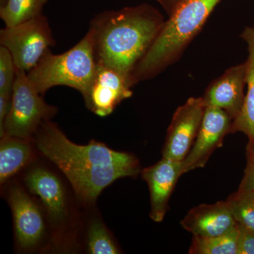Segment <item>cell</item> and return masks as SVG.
<instances>
[{
  "label": "cell",
  "instance_id": "1",
  "mask_svg": "<svg viewBox=\"0 0 254 254\" xmlns=\"http://www.w3.org/2000/svg\"><path fill=\"white\" fill-rule=\"evenodd\" d=\"M36 132L38 149L67 177L84 201H95L117 180L141 173L134 155L110 149L93 140L87 145L76 144L49 120L43 122Z\"/></svg>",
  "mask_w": 254,
  "mask_h": 254
},
{
  "label": "cell",
  "instance_id": "14",
  "mask_svg": "<svg viewBox=\"0 0 254 254\" xmlns=\"http://www.w3.org/2000/svg\"><path fill=\"white\" fill-rule=\"evenodd\" d=\"M25 182L30 191L41 198L52 220H63L66 207L64 192L59 179L48 170L38 168L26 175Z\"/></svg>",
  "mask_w": 254,
  "mask_h": 254
},
{
  "label": "cell",
  "instance_id": "16",
  "mask_svg": "<svg viewBox=\"0 0 254 254\" xmlns=\"http://www.w3.org/2000/svg\"><path fill=\"white\" fill-rule=\"evenodd\" d=\"M0 145V181L4 183L28 163L31 148L26 138L4 136Z\"/></svg>",
  "mask_w": 254,
  "mask_h": 254
},
{
  "label": "cell",
  "instance_id": "24",
  "mask_svg": "<svg viewBox=\"0 0 254 254\" xmlns=\"http://www.w3.org/2000/svg\"><path fill=\"white\" fill-rule=\"evenodd\" d=\"M12 93L0 92V133L2 131L5 120L10 110Z\"/></svg>",
  "mask_w": 254,
  "mask_h": 254
},
{
  "label": "cell",
  "instance_id": "22",
  "mask_svg": "<svg viewBox=\"0 0 254 254\" xmlns=\"http://www.w3.org/2000/svg\"><path fill=\"white\" fill-rule=\"evenodd\" d=\"M239 189L254 193V145L249 143L247 146V166Z\"/></svg>",
  "mask_w": 254,
  "mask_h": 254
},
{
  "label": "cell",
  "instance_id": "20",
  "mask_svg": "<svg viewBox=\"0 0 254 254\" xmlns=\"http://www.w3.org/2000/svg\"><path fill=\"white\" fill-rule=\"evenodd\" d=\"M88 250L92 254L120 253L104 225L99 221L92 222L88 229Z\"/></svg>",
  "mask_w": 254,
  "mask_h": 254
},
{
  "label": "cell",
  "instance_id": "18",
  "mask_svg": "<svg viewBox=\"0 0 254 254\" xmlns=\"http://www.w3.org/2000/svg\"><path fill=\"white\" fill-rule=\"evenodd\" d=\"M238 227L218 236H193L189 250L190 254H237Z\"/></svg>",
  "mask_w": 254,
  "mask_h": 254
},
{
  "label": "cell",
  "instance_id": "10",
  "mask_svg": "<svg viewBox=\"0 0 254 254\" xmlns=\"http://www.w3.org/2000/svg\"><path fill=\"white\" fill-rule=\"evenodd\" d=\"M183 161L163 158L155 165L143 170L142 177L150 191V217L161 222L168 211V202L180 177L183 175Z\"/></svg>",
  "mask_w": 254,
  "mask_h": 254
},
{
  "label": "cell",
  "instance_id": "11",
  "mask_svg": "<svg viewBox=\"0 0 254 254\" xmlns=\"http://www.w3.org/2000/svg\"><path fill=\"white\" fill-rule=\"evenodd\" d=\"M245 86V63L227 68L205 90L202 97L205 106L220 108L226 112L232 120H235L243 105Z\"/></svg>",
  "mask_w": 254,
  "mask_h": 254
},
{
  "label": "cell",
  "instance_id": "5",
  "mask_svg": "<svg viewBox=\"0 0 254 254\" xmlns=\"http://www.w3.org/2000/svg\"><path fill=\"white\" fill-rule=\"evenodd\" d=\"M42 95L30 81L27 72L16 68L11 107L1 137L28 138L43 122L54 116L57 108L47 104Z\"/></svg>",
  "mask_w": 254,
  "mask_h": 254
},
{
  "label": "cell",
  "instance_id": "25",
  "mask_svg": "<svg viewBox=\"0 0 254 254\" xmlns=\"http://www.w3.org/2000/svg\"><path fill=\"white\" fill-rule=\"evenodd\" d=\"M182 1H184V0H182Z\"/></svg>",
  "mask_w": 254,
  "mask_h": 254
},
{
  "label": "cell",
  "instance_id": "19",
  "mask_svg": "<svg viewBox=\"0 0 254 254\" xmlns=\"http://www.w3.org/2000/svg\"><path fill=\"white\" fill-rule=\"evenodd\" d=\"M226 201L237 223L254 230V193L239 189Z\"/></svg>",
  "mask_w": 254,
  "mask_h": 254
},
{
  "label": "cell",
  "instance_id": "3",
  "mask_svg": "<svg viewBox=\"0 0 254 254\" xmlns=\"http://www.w3.org/2000/svg\"><path fill=\"white\" fill-rule=\"evenodd\" d=\"M220 0H184L165 21L149 49L133 69L132 86L155 77L180 59Z\"/></svg>",
  "mask_w": 254,
  "mask_h": 254
},
{
  "label": "cell",
  "instance_id": "2",
  "mask_svg": "<svg viewBox=\"0 0 254 254\" xmlns=\"http://www.w3.org/2000/svg\"><path fill=\"white\" fill-rule=\"evenodd\" d=\"M164 23L162 15L146 4L96 15L88 31L93 38L97 63L113 68L132 86V72Z\"/></svg>",
  "mask_w": 254,
  "mask_h": 254
},
{
  "label": "cell",
  "instance_id": "23",
  "mask_svg": "<svg viewBox=\"0 0 254 254\" xmlns=\"http://www.w3.org/2000/svg\"><path fill=\"white\" fill-rule=\"evenodd\" d=\"M238 246L237 254H254V230L237 223Z\"/></svg>",
  "mask_w": 254,
  "mask_h": 254
},
{
  "label": "cell",
  "instance_id": "7",
  "mask_svg": "<svg viewBox=\"0 0 254 254\" xmlns=\"http://www.w3.org/2000/svg\"><path fill=\"white\" fill-rule=\"evenodd\" d=\"M205 108L202 97H191L177 108L167 131L163 158L179 162L186 158L198 135Z\"/></svg>",
  "mask_w": 254,
  "mask_h": 254
},
{
  "label": "cell",
  "instance_id": "6",
  "mask_svg": "<svg viewBox=\"0 0 254 254\" xmlns=\"http://www.w3.org/2000/svg\"><path fill=\"white\" fill-rule=\"evenodd\" d=\"M55 41L43 14L0 31V45L9 50L18 69L28 72L36 66Z\"/></svg>",
  "mask_w": 254,
  "mask_h": 254
},
{
  "label": "cell",
  "instance_id": "12",
  "mask_svg": "<svg viewBox=\"0 0 254 254\" xmlns=\"http://www.w3.org/2000/svg\"><path fill=\"white\" fill-rule=\"evenodd\" d=\"M9 200L18 245L23 249L35 247L39 243L45 230L39 208L24 190L17 187L10 190Z\"/></svg>",
  "mask_w": 254,
  "mask_h": 254
},
{
  "label": "cell",
  "instance_id": "8",
  "mask_svg": "<svg viewBox=\"0 0 254 254\" xmlns=\"http://www.w3.org/2000/svg\"><path fill=\"white\" fill-rule=\"evenodd\" d=\"M232 122L224 110L215 107H205L198 135L183 160V174L205 166L210 155L222 146L225 137L231 133Z\"/></svg>",
  "mask_w": 254,
  "mask_h": 254
},
{
  "label": "cell",
  "instance_id": "21",
  "mask_svg": "<svg viewBox=\"0 0 254 254\" xmlns=\"http://www.w3.org/2000/svg\"><path fill=\"white\" fill-rule=\"evenodd\" d=\"M16 67L9 50L0 46V92L12 93Z\"/></svg>",
  "mask_w": 254,
  "mask_h": 254
},
{
  "label": "cell",
  "instance_id": "17",
  "mask_svg": "<svg viewBox=\"0 0 254 254\" xmlns=\"http://www.w3.org/2000/svg\"><path fill=\"white\" fill-rule=\"evenodd\" d=\"M48 0H1L0 17L5 27L16 26L43 14Z\"/></svg>",
  "mask_w": 254,
  "mask_h": 254
},
{
  "label": "cell",
  "instance_id": "4",
  "mask_svg": "<svg viewBox=\"0 0 254 254\" xmlns=\"http://www.w3.org/2000/svg\"><path fill=\"white\" fill-rule=\"evenodd\" d=\"M97 66L93 38L88 31L77 44L62 54L47 52L27 74L41 95L58 86L70 87L83 95L94 77Z\"/></svg>",
  "mask_w": 254,
  "mask_h": 254
},
{
  "label": "cell",
  "instance_id": "9",
  "mask_svg": "<svg viewBox=\"0 0 254 254\" xmlns=\"http://www.w3.org/2000/svg\"><path fill=\"white\" fill-rule=\"evenodd\" d=\"M131 87L128 80L113 68L98 64L91 84L82 95L88 110L98 116L106 117L131 96Z\"/></svg>",
  "mask_w": 254,
  "mask_h": 254
},
{
  "label": "cell",
  "instance_id": "15",
  "mask_svg": "<svg viewBox=\"0 0 254 254\" xmlns=\"http://www.w3.org/2000/svg\"><path fill=\"white\" fill-rule=\"evenodd\" d=\"M248 50L246 63L247 93L240 114L232 122L231 133L242 132L254 145V26H247L240 35Z\"/></svg>",
  "mask_w": 254,
  "mask_h": 254
},
{
  "label": "cell",
  "instance_id": "13",
  "mask_svg": "<svg viewBox=\"0 0 254 254\" xmlns=\"http://www.w3.org/2000/svg\"><path fill=\"white\" fill-rule=\"evenodd\" d=\"M185 230L194 237L218 236L236 228L237 222L226 200L201 204L190 209L181 221Z\"/></svg>",
  "mask_w": 254,
  "mask_h": 254
}]
</instances>
